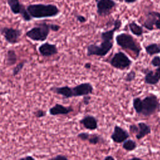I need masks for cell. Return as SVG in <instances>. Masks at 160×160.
I'll use <instances>...</instances> for the list:
<instances>
[{
  "instance_id": "12",
  "label": "cell",
  "mask_w": 160,
  "mask_h": 160,
  "mask_svg": "<svg viewBox=\"0 0 160 160\" xmlns=\"http://www.w3.org/2000/svg\"><path fill=\"white\" fill-rule=\"evenodd\" d=\"M94 88L90 82H82L72 88L73 98L89 95L93 92Z\"/></svg>"
},
{
  "instance_id": "28",
  "label": "cell",
  "mask_w": 160,
  "mask_h": 160,
  "mask_svg": "<svg viewBox=\"0 0 160 160\" xmlns=\"http://www.w3.org/2000/svg\"><path fill=\"white\" fill-rule=\"evenodd\" d=\"M151 64L154 67H159L160 66V56H155L152 58L151 61Z\"/></svg>"
},
{
  "instance_id": "1",
  "label": "cell",
  "mask_w": 160,
  "mask_h": 160,
  "mask_svg": "<svg viewBox=\"0 0 160 160\" xmlns=\"http://www.w3.org/2000/svg\"><path fill=\"white\" fill-rule=\"evenodd\" d=\"M26 9L31 16L35 19L56 17L60 13L58 7L52 4H31Z\"/></svg>"
},
{
  "instance_id": "19",
  "label": "cell",
  "mask_w": 160,
  "mask_h": 160,
  "mask_svg": "<svg viewBox=\"0 0 160 160\" xmlns=\"http://www.w3.org/2000/svg\"><path fill=\"white\" fill-rule=\"evenodd\" d=\"M137 125L138 126V131L136 134L135 136L138 140L141 139L151 132V128L147 123L140 122Z\"/></svg>"
},
{
  "instance_id": "16",
  "label": "cell",
  "mask_w": 160,
  "mask_h": 160,
  "mask_svg": "<svg viewBox=\"0 0 160 160\" xmlns=\"http://www.w3.org/2000/svg\"><path fill=\"white\" fill-rule=\"evenodd\" d=\"M74 111L71 106H64L61 104L56 103L54 106L49 109V112L51 116L67 115Z\"/></svg>"
},
{
  "instance_id": "10",
  "label": "cell",
  "mask_w": 160,
  "mask_h": 160,
  "mask_svg": "<svg viewBox=\"0 0 160 160\" xmlns=\"http://www.w3.org/2000/svg\"><path fill=\"white\" fill-rule=\"evenodd\" d=\"M116 5L113 0H96L97 14L99 16H108Z\"/></svg>"
},
{
  "instance_id": "6",
  "label": "cell",
  "mask_w": 160,
  "mask_h": 160,
  "mask_svg": "<svg viewBox=\"0 0 160 160\" xmlns=\"http://www.w3.org/2000/svg\"><path fill=\"white\" fill-rule=\"evenodd\" d=\"M109 62L112 67L120 70L129 69L132 64V61L122 51L116 52L109 61Z\"/></svg>"
},
{
  "instance_id": "8",
  "label": "cell",
  "mask_w": 160,
  "mask_h": 160,
  "mask_svg": "<svg viewBox=\"0 0 160 160\" xmlns=\"http://www.w3.org/2000/svg\"><path fill=\"white\" fill-rule=\"evenodd\" d=\"M6 2L14 14H20L24 21L28 22L32 19V18L31 16L28 12L26 7L21 4L19 0H6Z\"/></svg>"
},
{
  "instance_id": "30",
  "label": "cell",
  "mask_w": 160,
  "mask_h": 160,
  "mask_svg": "<svg viewBox=\"0 0 160 160\" xmlns=\"http://www.w3.org/2000/svg\"><path fill=\"white\" fill-rule=\"evenodd\" d=\"M34 114L36 118H43V117L46 116V112L44 111H43L42 109H38V110L34 112Z\"/></svg>"
},
{
  "instance_id": "25",
  "label": "cell",
  "mask_w": 160,
  "mask_h": 160,
  "mask_svg": "<svg viewBox=\"0 0 160 160\" xmlns=\"http://www.w3.org/2000/svg\"><path fill=\"white\" fill-rule=\"evenodd\" d=\"M132 107L138 114H141L142 111V99L139 97L134 98L132 100Z\"/></svg>"
},
{
  "instance_id": "5",
  "label": "cell",
  "mask_w": 160,
  "mask_h": 160,
  "mask_svg": "<svg viewBox=\"0 0 160 160\" xmlns=\"http://www.w3.org/2000/svg\"><path fill=\"white\" fill-rule=\"evenodd\" d=\"M113 41L102 40L100 44H90L87 46V56H97L99 57L105 56L112 48Z\"/></svg>"
},
{
  "instance_id": "11",
  "label": "cell",
  "mask_w": 160,
  "mask_h": 160,
  "mask_svg": "<svg viewBox=\"0 0 160 160\" xmlns=\"http://www.w3.org/2000/svg\"><path fill=\"white\" fill-rule=\"evenodd\" d=\"M144 74V82L149 85H156L160 81V66L153 71L148 68L142 69Z\"/></svg>"
},
{
  "instance_id": "32",
  "label": "cell",
  "mask_w": 160,
  "mask_h": 160,
  "mask_svg": "<svg viewBox=\"0 0 160 160\" xmlns=\"http://www.w3.org/2000/svg\"><path fill=\"white\" fill-rule=\"evenodd\" d=\"M76 18V20L79 22L80 23H84L86 22L87 21V19L86 18L85 16H82V15H80V14H77L75 16Z\"/></svg>"
},
{
  "instance_id": "37",
  "label": "cell",
  "mask_w": 160,
  "mask_h": 160,
  "mask_svg": "<svg viewBox=\"0 0 160 160\" xmlns=\"http://www.w3.org/2000/svg\"><path fill=\"white\" fill-rule=\"evenodd\" d=\"M104 160H114L115 158L113 156L109 155V156H106V157H104Z\"/></svg>"
},
{
  "instance_id": "34",
  "label": "cell",
  "mask_w": 160,
  "mask_h": 160,
  "mask_svg": "<svg viewBox=\"0 0 160 160\" xmlns=\"http://www.w3.org/2000/svg\"><path fill=\"white\" fill-rule=\"evenodd\" d=\"M61 27L59 25L56 24H51L50 23V29L51 31H54V32H58L60 29Z\"/></svg>"
},
{
  "instance_id": "40",
  "label": "cell",
  "mask_w": 160,
  "mask_h": 160,
  "mask_svg": "<svg viewBox=\"0 0 160 160\" xmlns=\"http://www.w3.org/2000/svg\"><path fill=\"white\" fill-rule=\"evenodd\" d=\"M131 159H141L139 158H138V157H134V158H132Z\"/></svg>"
},
{
  "instance_id": "9",
  "label": "cell",
  "mask_w": 160,
  "mask_h": 160,
  "mask_svg": "<svg viewBox=\"0 0 160 160\" xmlns=\"http://www.w3.org/2000/svg\"><path fill=\"white\" fill-rule=\"evenodd\" d=\"M0 34L8 43L14 44L18 42L19 39L22 34V31L11 27H1L0 28Z\"/></svg>"
},
{
  "instance_id": "20",
  "label": "cell",
  "mask_w": 160,
  "mask_h": 160,
  "mask_svg": "<svg viewBox=\"0 0 160 160\" xmlns=\"http://www.w3.org/2000/svg\"><path fill=\"white\" fill-rule=\"evenodd\" d=\"M130 31L135 36L140 37L142 35L144 31L142 26L138 24L135 21H131L128 24Z\"/></svg>"
},
{
  "instance_id": "7",
  "label": "cell",
  "mask_w": 160,
  "mask_h": 160,
  "mask_svg": "<svg viewBox=\"0 0 160 160\" xmlns=\"http://www.w3.org/2000/svg\"><path fill=\"white\" fill-rule=\"evenodd\" d=\"M141 24L142 27L149 31L154 29L160 30V12L154 11L148 12Z\"/></svg>"
},
{
  "instance_id": "39",
  "label": "cell",
  "mask_w": 160,
  "mask_h": 160,
  "mask_svg": "<svg viewBox=\"0 0 160 160\" xmlns=\"http://www.w3.org/2000/svg\"><path fill=\"white\" fill-rule=\"evenodd\" d=\"M127 4H131V3H134L137 0H123Z\"/></svg>"
},
{
  "instance_id": "4",
  "label": "cell",
  "mask_w": 160,
  "mask_h": 160,
  "mask_svg": "<svg viewBox=\"0 0 160 160\" xmlns=\"http://www.w3.org/2000/svg\"><path fill=\"white\" fill-rule=\"evenodd\" d=\"M160 109V101L154 94L151 93L142 99L141 115L148 117L152 115Z\"/></svg>"
},
{
  "instance_id": "24",
  "label": "cell",
  "mask_w": 160,
  "mask_h": 160,
  "mask_svg": "<svg viewBox=\"0 0 160 160\" xmlns=\"http://www.w3.org/2000/svg\"><path fill=\"white\" fill-rule=\"evenodd\" d=\"M137 143L135 141L131 139L128 138L122 142V148L128 152H131L136 149L137 148Z\"/></svg>"
},
{
  "instance_id": "27",
  "label": "cell",
  "mask_w": 160,
  "mask_h": 160,
  "mask_svg": "<svg viewBox=\"0 0 160 160\" xmlns=\"http://www.w3.org/2000/svg\"><path fill=\"white\" fill-rule=\"evenodd\" d=\"M136 73L134 70H131L129 72H128L124 78V81L126 82H132V81H134L136 79Z\"/></svg>"
},
{
  "instance_id": "22",
  "label": "cell",
  "mask_w": 160,
  "mask_h": 160,
  "mask_svg": "<svg viewBox=\"0 0 160 160\" xmlns=\"http://www.w3.org/2000/svg\"><path fill=\"white\" fill-rule=\"evenodd\" d=\"M146 52L150 56L160 53V44L158 43H151L144 47Z\"/></svg>"
},
{
  "instance_id": "18",
  "label": "cell",
  "mask_w": 160,
  "mask_h": 160,
  "mask_svg": "<svg viewBox=\"0 0 160 160\" xmlns=\"http://www.w3.org/2000/svg\"><path fill=\"white\" fill-rule=\"evenodd\" d=\"M50 91L53 92L61 95L64 99H69L73 98V92H72V88L64 86L61 87H52L50 89Z\"/></svg>"
},
{
  "instance_id": "13",
  "label": "cell",
  "mask_w": 160,
  "mask_h": 160,
  "mask_svg": "<svg viewBox=\"0 0 160 160\" xmlns=\"http://www.w3.org/2000/svg\"><path fill=\"white\" fill-rule=\"evenodd\" d=\"M130 135L129 132L122 127L116 125L113 132L111 135V139L115 143H122L126 139L129 138Z\"/></svg>"
},
{
  "instance_id": "17",
  "label": "cell",
  "mask_w": 160,
  "mask_h": 160,
  "mask_svg": "<svg viewBox=\"0 0 160 160\" xmlns=\"http://www.w3.org/2000/svg\"><path fill=\"white\" fill-rule=\"evenodd\" d=\"M81 124L86 129L93 131L98 128V121L93 116L86 115L79 121Z\"/></svg>"
},
{
  "instance_id": "2",
  "label": "cell",
  "mask_w": 160,
  "mask_h": 160,
  "mask_svg": "<svg viewBox=\"0 0 160 160\" xmlns=\"http://www.w3.org/2000/svg\"><path fill=\"white\" fill-rule=\"evenodd\" d=\"M115 39L117 44L122 49L132 52L136 58L139 57L141 48L131 35L122 32L118 34Z\"/></svg>"
},
{
  "instance_id": "14",
  "label": "cell",
  "mask_w": 160,
  "mask_h": 160,
  "mask_svg": "<svg viewBox=\"0 0 160 160\" xmlns=\"http://www.w3.org/2000/svg\"><path fill=\"white\" fill-rule=\"evenodd\" d=\"M38 51L40 54L44 57L52 56L58 53V49L56 45L48 42L40 45L38 48Z\"/></svg>"
},
{
  "instance_id": "23",
  "label": "cell",
  "mask_w": 160,
  "mask_h": 160,
  "mask_svg": "<svg viewBox=\"0 0 160 160\" xmlns=\"http://www.w3.org/2000/svg\"><path fill=\"white\" fill-rule=\"evenodd\" d=\"M88 142L92 145H96L100 143H104L105 139L100 134H89V136L87 140Z\"/></svg>"
},
{
  "instance_id": "15",
  "label": "cell",
  "mask_w": 160,
  "mask_h": 160,
  "mask_svg": "<svg viewBox=\"0 0 160 160\" xmlns=\"http://www.w3.org/2000/svg\"><path fill=\"white\" fill-rule=\"evenodd\" d=\"M122 24V22L119 19H116L113 22V28L111 29L102 32L101 34V38L102 40L112 41L114 35L116 31L119 29Z\"/></svg>"
},
{
  "instance_id": "35",
  "label": "cell",
  "mask_w": 160,
  "mask_h": 160,
  "mask_svg": "<svg viewBox=\"0 0 160 160\" xmlns=\"http://www.w3.org/2000/svg\"><path fill=\"white\" fill-rule=\"evenodd\" d=\"M51 160H68V157H66L64 155H61V154H59L57 155L55 157H53L52 158H51Z\"/></svg>"
},
{
  "instance_id": "3",
  "label": "cell",
  "mask_w": 160,
  "mask_h": 160,
  "mask_svg": "<svg viewBox=\"0 0 160 160\" xmlns=\"http://www.w3.org/2000/svg\"><path fill=\"white\" fill-rule=\"evenodd\" d=\"M50 31V24L43 22L28 30L26 36L32 41L42 42L47 39Z\"/></svg>"
},
{
  "instance_id": "29",
  "label": "cell",
  "mask_w": 160,
  "mask_h": 160,
  "mask_svg": "<svg viewBox=\"0 0 160 160\" xmlns=\"http://www.w3.org/2000/svg\"><path fill=\"white\" fill-rule=\"evenodd\" d=\"M89 136V133L86 132H80L77 135V137L79 139H80L81 141H86L88 140Z\"/></svg>"
},
{
  "instance_id": "33",
  "label": "cell",
  "mask_w": 160,
  "mask_h": 160,
  "mask_svg": "<svg viewBox=\"0 0 160 160\" xmlns=\"http://www.w3.org/2000/svg\"><path fill=\"white\" fill-rule=\"evenodd\" d=\"M91 97L89 95H85L84 96H82V102L84 105L88 106L89 104L90 103V101H91Z\"/></svg>"
},
{
  "instance_id": "36",
  "label": "cell",
  "mask_w": 160,
  "mask_h": 160,
  "mask_svg": "<svg viewBox=\"0 0 160 160\" xmlns=\"http://www.w3.org/2000/svg\"><path fill=\"white\" fill-rule=\"evenodd\" d=\"M91 66H92V64L90 62H86L84 65V68H86V69H90L91 68Z\"/></svg>"
},
{
  "instance_id": "26",
  "label": "cell",
  "mask_w": 160,
  "mask_h": 160,
  "mask_svg": "<svg viewBox=\"0 0 160 160\" xmlns=\"http://www.w3.org/2000/svg\"><path fill=\"white\" fill-rule=\"evenodd\" d=\"M25 63H26V61H22L19 63H18L13 69L12 70V75L14 76H17L19 72L22 69V68H24V65H25Z\"/></svg>"
},
{
  "instance_id": "38",
  "label": "cell",
  "mask_w": 160,
  "mask_h": 160,
  "mask_svg": "<svg viewBox=\"0 0 160 160\" xmlns=\"http://www.w3.org/2000/svg\"><path fill=\"white\" fill-rule=\"evenodd\" d=\"M21 159H25V160H28V159H29V160H34V158H33L32 156H27L24 158H21Z\"/></svg>"
},
{
  "instance_id": "21",
  "label": "cell",
  "mask_w": 160,
  "mask_h": 160,
  "mask_svg": "<svg viewBox=\"0 0 160 160\" xmlns=\"http://www.w3.org/2000/svg\"><path fill=\"white\" fill-rule=\"evenodd\" d=\"M18 60V57L16 51L14 49H9L6 53V64L8 66L14 65Z\"/></svg>"
},
{
  "instance_id": "41",
  "label": "cell",
  "mask_w": 160,
  "mask_h": 160,
  "mask_svg": "<svg viewBox=\"0 0 160 160\" xmlns=\"http://www.w3.org/2000/svg\"><path fill=\"white\" fill-rule=\"evenodd\" d=\"M117 1H121L122 0H117Z\"/></svg>"
},
{
  "instance_id": "31",
  "label": "cell",
  "mask_w": 160,
  "mask_h": 160,
  "mask_svg": "<svg viewBox=\"0 0 160 160\" xmlns=\"http://www.w3.org/2000/svg\"><path fill=\"white\" fill-rule=\"evenodd\" d=\"M129 131L132 134H136L138 131V126L137 124H131L129 127Z\"/></svg>"
}]
</instances>
